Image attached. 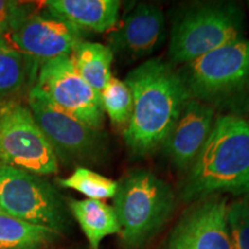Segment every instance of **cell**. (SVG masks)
<instances>
[{"mask_svg":"<svg viewBox=\"0 0 249 249\" xmlns=\"http://www.w3.org/2000/svg\"><path fill=\"white\" fill-rule=\"evenodd\" d=\"M111 31L108 48L112 52L128 59L148 57L165 39L164 14L157 6L142 2L127 13Z\"/></svg>","mask_w":249,"mask_h":249,"instance_id":"obj_12","label":"cell"},{"mask_svg":"<svg viewBox=\"0 0 249 249\" xmlns=\"http://www.w3.org/2000/svg\"><path fill=\"white\" fill-rule=\"evenodd\" d=\"M183 201H201L219 193L249 196V124L236 116L216 119L209 138L188 170Z\"/></svg>","mask_w":249,"mask_h":249,"instance_id":"obj_2","label":"cell"},{"mask_svg":"<svg viewBox=\"0 0 249 249\" xmlns=\"http://www.w3.org/2000/svg\"><path fill=\"white\" fill-rule=\"evenodd\" d=\"M58 235L49 227L28 223L0 208V249H39Z\"/></svg>","mask_w":249,"mask_h":249,"instance_id":"obj_17","label":"cell"},{"mask_svg":"<svg viewBox=\"0 0 249 249\" xmlns=\"http://www.w3.org/2000/svg\"><path fill=\"white\" fill-rule=\"evenodd\" d=\"M0 208L28 223L60 233L68 219L64 202L43 177L0 165Z\"/></svg>","mask_w":249,"mask_h":249,"instance_id":"obj_7","label":"cell"},{"mask_svg":"<svg viewBox=\"0 0 249 249\" xmlns=\"http://www.w3.org/2000/svg\"><path fill=\"white\" fill-rule=\"evenodd\" d=\"M28 105L34 119L64 163H97L105 152L101 130L93 129L58 108L35 86L28 93Z\"/></svg>","mask_w":249,"mask_h":249,"instance_id":"obj_8","label":"cell"},{"mask_svg":"<svg viewBox=\"0 0 249 249\" xmlns=\"http://www.w3.org/2000/svg\"><path fill=\"white\" fill-rule=\"evenodd\" d=\"M225 198L210 196L186 211L163 249H233Z\"/></svg>","mask_w":249,"mask_h":249,"instance_id":"obj_11","label":"cell"},{"mask_svg":"<svg viewBox=\"0 0 249 249\" xmlns=\"http://www.w3.org/2000/svg\"><path fill=\"white\" fill-rule=\"evenodd\" d=\"M120 1L118 0H49V14L66 21L82 33H107L117 26Z\"/></svg>","mask_w":249,"mask_h":249,"instance_id":"obj_14","label":"cell"},{"mask_svg":"<svg viewBox=\"0 0 249 249\" xmlns=\"http://www.w3.org/2000/svg\"><path fill=\"white\" fill-rule=\"evenodd\" d=\"M192 98L217 104L249 83V39L239 38L183 65L179 71Z\"/></svg>","mask_w":249,"mask_h":249,"instance_id":"obj_5","label":"cell"},{"mask_svg":"<svg viewBox=\"0 0 249 249\" xmlns=\"http://www.w3.org/2000/svg\"><path fill=\"white\" fill-rule=\"evenodd\" d=\"M248 7H249V1H248Z\"/></svg>","mask_w":249,"mask_h":249,"instance_id":"obj_23","label":"cell"},{"mask_svg":"<svg viewBox=\"0 0 249 249\" xmlns=\"http://www.w3.org/2000/svg\"><path fill=\"white\" fill-rule=\"evenodd\" d=\"M68 205L91 249H99L103 239L120 233L114 209L103 201L90 198L71 200Z\"/></svg>","mask_w":249,"mask_h":249,"instance_id":"obj_15","label":"cell"},{"mask_svg":"<svg viewBox=\"0 0 249 249\" xmlns=\"http://www.w3.org/2000/svg\"><path fill=\"white\" fill-rule=\"evenodd\" d=\"M0 165L45 177L58 172L53 149L29 107L17 101L0 105Z\"/></svg>","mask_w":249,"mask_h":249,"instance_id":"obj_6","label":"cell"},{"mask_svg":"<svg viewBox=\"0 0 249 249\" xmlns=\"http://www.w3.org/2000/svg\"><path fill=\"white\" fill-rule=\"evenodd\" d=\"M124 82L132 92L133 111L124 140L134 154H150L163 145L192 97L179 71L161 59L142 62Z\"/></svg>","mask_w":249,"mask_h":249,"instance_id":"obj_1","label":"cell"},{"mask_svg":"<svg viewBox=\"0 0 249 249\" xmlns=\"http://www.w3.org/2000/svg\"><path fill=\"white\" fill-rule=\"evenodd\" d=\"M104 113L107 114L114 126L124 127L129 123L133 111V97L124 81L111 76L107 85L99 93Z\"/></svg>","mask_w":249,"mask_h":249,"instance_id":"obj_20","label":"cell"},{"mask_svg":"<svg viewBox=\"0 0 249 249\" xmlns=\"http://www.w3.org/2000/svg\"><path fill=\"white\" fill-rule=\"evenodd\" d=\"M114 213L124 248L140 249L173 214L176 196L171 186L147 170L130 171L118 181Z\"/></svg>","mask_w":249,"mask_h":249,"instance_id":"obj_3","label":"cell"},{"mask_svg":"<svg viewBox=\"0 0 249 249\" xmlns=\"http://www.w3.org/2000/svg\"><path fill=\"white\" fill-rule=\"evenodd\" d=\"M80 42L81 31L53 15L35 14L28 18L11 36V44L29 61L37 79L43 64L61 55H71Z\"/></svg>","mask_w":249,"mask_h":249,"instance_id":"obj_10","label":"cell"},{"mask_svg":"<svg viewBox=\"0 0 249 249\" xmlns=\"http://www.w3.org/2000/svg\"><path fill=\"white\" fill-rule=\"evenodd\" d=\"M28 79H36L29 61L7 39L0 38V99L22 89Z\"/></svg>","mask_w":249,"mask_h":249,"instance_id":"obj_18","label":"cell"},{"mask_svg":"<svg viewBox=\"0 0 249 249\" xmlns=\"http://www.w3.org/2000/svg\"><path fill=\"white\" fill-rule=\"evenodd\" d=\"M226 218L233 249H249V202L239 200L227 205Z\"/></svg>","mask_w":249,"mask_h":249,"instance_id":"obj_21","label":"cell"},{"mask_svg":"<svg viewBox=\"0 0 249 249\" xmlns=\"http://www.w3.org/2000/svg\"><path fill=\"white\" fill-rule=\"evenodd\" d=\"M59 185L85 195L90 200L114 198L118 192V181L93 172L88 167L79 166L70 177L58 179Z\"/></svg>","mask_w":249,"mask_h":249,"instance_id":"obj_19","label":"cell"},{"mask_svg":"<svg viewBox=\"0 0 249 249\" xmlns=\"http://www.w3.org/2000/svg\"><path fill=\"white\" fill-rule=\"evenodd\" d=\"M35 87L58 108L93 129H102L104 112L99 93L79 75L71 55L44 62Z\"/></svg>","mask_w":249,"mask_h":249,"instance_id":"obj_9","label":"cell"},{"mask_svg":"<svg viewBox=\"0 0 249 249\" xmlns=\"http://www.w3.org/2000/svg\"><path fill=\"white\" fill-rule=\"evenodd\" d=\"M31 15L29 4L0 0V38L7 39L6 37H11Z\"/></svg>","mask_w":249,"mask_h":249,"instance_id":"obj_22","label":"cell"},{"mask_svg":"<svg viewBox=\"0 0 249 249\" xmlns=\"http://www.w3.org/2000/svg\"><path fill=\"white\" fill-rule=\"evenodd\" d=\"M214 121V111L210 105L194 98L186 103L161 145L177 169H191L209 138Z\"/></svg>","mask_w":249,"mask_h":249,"instance_id":"obj_13","label":"cell"},{"mask_svg":"<svg viewBox=\"0 0 249 249\" xmlns=\"http://www.w3.org/2000/svg\"><path fill=\"white\" fill-rule=\"evenodd\" d=\"M244 14L234 4L211 2L183 13L171 29L169 54L186 65L220 46L242 38Z\"/></svg>","mask_w":249,"mask_h":249,"instance_id":"obj_4","label":"cell"},{"mask_svg":"<svg viewBox=\"0 0 249 249\" xmlns=\"http://www.w3.org/2000/svg\"><path fill=\"white\" fill-rule=\"evenodd\" d=\"M79 75L96 92L101 93L111 79V65L113 52L101 43L80 42L71 54Z\"/></svg>","mask_w":249,"mask_h":249,"instance_id":"obj_16","label":"cell"}]
</instances>
